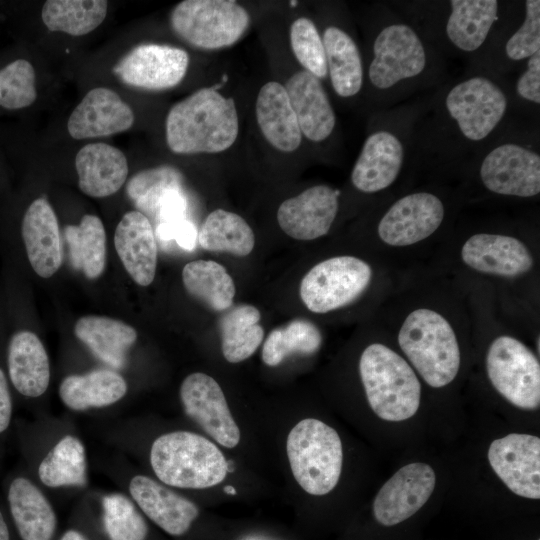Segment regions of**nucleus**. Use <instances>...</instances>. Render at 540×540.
<instances>
[{
	"label": "nucleus",
	"instance_id": "obj_26",
	"mask_svg": "<svg viewBox=\"0 0 540 540\" xmlns=\"http://www.w3.org/2000/svg\"><path fill=\"white\" fill-rule=\"evenodd\" d=\"M7 363L10 380L20 394L36 398L46 392L51 377L50 361L35 333L22 330L12 336Z\"/></svg>",
	"mask_w": 540,
	"mask_h": 540
},
{
	"label": "nucleus",
	"instance_id": "obj_15",
	"mask_svg": "<svg viewBox=\"0 0 540 540\" xmlns=\"http://www.w3.org/2000/svg\"><path fill=\"white\" fill-rule=\"evenodd\" d=\"M434 470L415 462L400 468L379 490L373 503L378 523L393 526L414 515L430 498L435 487Z\"/></svg>",
	"mask_w": 540,
	"mask_h": 540
},
{
	"label": "nucleus",
	"instance_id": "obj_12",
	"mask_svg": "<svg viewBox=\"0 0 540 540\" xmlns=\"http://www.w3.org/2000/svg\"><path fill=\"white\" fill-rule=\"evenodd\" d=\"M180 400L185 414L219 445H238L240 430L221 387L211 376L201 372L188 375L180 386Z\"/></svg>",
	"mask_w": 540,
	"mask_h": 540
},
{
	"label": "nucleus",
	"instance_id": "obj_40",
	"mask_svg": "<svg viewBox=\"0 0 540 540\" xmlns=\"http://www.w3.org/2000/svg\"><path fill=\"white\" fill-rule=\"evenodd\" d=\"M102 518L109 540H145L148 526L136 504L122 493L102 498Z\"/></svg>",
	"mask_w": 540,
	"mask_h": 540
},
{
	"label": "nucleus",
	"instance_id": "obj_3",
	"mask_svg": "<svg viewBox=\"0 0 540 540\" xmlns=\"http://www.w3.org/2000/svg\"><path fill=\"white\" fill-rule=\"evenodd\" d=\"M359 371L368 403L386 421H403L417 412L421 384L405 359L380 343L365 348Z\"/></svg>",
	"mask_w": 540,
	"mask_h": 540
},
{
	"label": "nucleus",
	"instance_id": "obj_13",
	"mask_svg": "<svg viewBox=\"0 0 540 540\" xmlns=\"http://www.w3.org/2000/svg\"><path fill=\"white\" fill-rule=\"evenodd\" d=\"M188 65L189 56L185 50L151 43L132 49L114 66L113 72L129 86L164 90L183 80Z\"/></svg>",
	"mask_w": 540,
	"mask_h": 540
},
{
	"label": "nucleus",
	"instance_id": "obj_42",
	"mask_svg": "<svg viewBox=\"0 0 540 540\" xmlns=\"http://www.w3.org/2000/svg\"><path fill=\"white\" fill-rule=\"evenodd\" d=\"M290 43L296 59L306 71L318 79L328 74L323 40L312 20L301 17L293 21Z\"/></svg>",
	"mask_w": 540,
	"mask_h": 540
},
{
	"label": "nucleus",
	"instance_id": "obj_17",
	"mask_svg": "<svg viewBox=\"0 0 540 540\" xmlns=\"http://www.w3.org/2000/svg\"><path fill=\"white\" fill-rule=\"evenodd\" d=\"M339 191L328 185L310 187L286 199L277 211L280 228L297 240H313L326 235L338 212Z\"/></svg>",
	"mask_w": 540,
	"mask_h": 540
},
{
	"label": "nucleus",
	"instance_id": "obj_20",
	"mask_svg": "<svg viewBox=\"0 0 540 540\" xmlns=\"http://www.w3.org/2000/svg\"><path fill=\"white\" fill-rule=\"evenodd\" d=\"M401 139L389 130H378L365 139L351 172V181L364 193L388 188L397 179L404 161Z\"/></svg>",
	"mask_w": 540,
	"mask_h": 540
},
{
	"label": "nucleus",
	"instance_id": "obj_30",
	"mask_svg": "<svg viewBox=\"0 0 540 540\" xmlns=\"http://www.w3.org/2000/svg\"><path fill=\"white\" fill-rule=\"evenodd\" d=\"M74 332L94 356L114 369L125 366L128 351L137 340L133 327L104 316L81 317L75 324Z\"/></svg>",
	"mask_w": 540,
	"mask_h": 540
},
{
	"label": "nucleus",
	"instance_id": "obj_2",
	"mask_svg": "<svg viewBox=\"0 0 540 540\" xmlns=\"http://www.w3.org/2000/svg\"><path fill=\"white\" fill-rule=\"evenodd\" d=\"M149 459L161 483L181 489L215 486L228 472V462L220 449L189 431H172L157 437L151 445Z\"/></svg>",
	"mask_w": 540,
	"mask_h": 540
},
{
	"label": "nucleus",
	"instance_id": "obj_23",
	"mask_svg": "<svg viewBox=\"0 0 540 540\" xmlns=\"http://www.w3.org/2000/svg\"><path fill=\"white\" fill-rule=\"evenodd\" d=\"M114 244L131 278L141 286L150 285L157 267V244L148 217L140 211L127 212L118 223Z\"/></svg>",
	"mask_w": 540,
	"mask_h": 540
},
{
	"label": "nucleus",
	"instance_id": "obj_44",
	"mask_svg": "<svg viewBox=\"0 0 540 540\" xmlns=\"http://www.w3.org/2000/svg\"><path fill=\"white\" fill-rule=\"evenodd\" d=\"M540 51V1H525V17L520 27L505 44V54L511 61L530 58Z\"/></svg>",
	"mask_w": 540,
	"mask_h": 540
},
{
	"label": "nucleus",
	"instance_id": "obj_1",
	"mask_svg": "<svg viewBox=\"0 0 540 540\" xmlns=\"http://www.w3.org/2000/svg\"><path fill=\"white\" fill-rule=\"evenodd\" d=\"M216 88L199 89L171 107L165 124L171 151L218 153L233 145L239 131L235 102Z\"/></svg>",
	"mask_w": 540,
	"mask_h": 540
},
{
	"label": "nucleus",
	"instance_id": "obj_48",
	"mask_svg": "<svg viewBox=\"0 0 540 540\" xmlns=\"http://www.w3.org/2000/svg\"><path fill=\"white\" fill-rule=\"evenodd\" d=\"M12 418V398L8 382L0 368V433L6 431Z\"/></svg>",
	"mask_w": 540,
	"mask_h": 540
},
{
	"label": "nucleus",
	"instance_id": "obj_10",
	"mask_svg": "<svg viewBox=\"0 0 540 540\" xmlns=\"http://www.w3.org/2000/svg\"><path fill=\"white\" fill-rule=\"evenodd\" d=\"M428 63L427 51L409 25L393 22L382 27L373 42L368 78L374 88L387 91L420 76Z\"/></svg>",
	"mask_w": 540,
	"mask_h": 540
},
{
	"label": "nucleus",
	"instance_id": "obj_4",
	"mask_svg": "<svg viewBox=\"0 0 540 540\" xmlns=\"http://www.w3.org/2000/svg\"><path fill=\"white\" fill-rule=\"evenodd\" d=\"M398 343L424 381L440 388L456 377L460 350L449 322L427 308L411 312L403 322Z\"/></svg>",
	"mask_w": 540,
	"mask_h": 540
},
{
	"label": "nucleus",
	"instance_id": "obj_7",
	"mask_svg": "<svg viewBox=\"0 0 540 540\" xmlns=\"http://www.w3.org/2000/svg\"><path fill=\"white\" fill-rule=\"evenodd\" d=\"M444 108L460 136L468 142H481L504 119L508 99L492 79L476 75L452 86L444 98Z\"/></svg>",
	"mask_w": 540,
	"mask_h": 540
},
{
	"label": "nucleus",
	"instance_id": "obj_14",
	"mask_svg": "<svg viewBox=\"0 0 540 540\" xmlns=\"http://www.w3.org/2000/svg\"><path fill=\"white\" fill-rule=\"evenodd\" d=\"M489 463L501 481L516 495L540 498V439L511 433L494 440L488 449Z\"/></svg>",
	"mask_w": 540,
	"mask_h": 540
},
{
	"label": "nucleus",
	"instance_id": "obj_21",
	"mask_svg": "<svg viewBox=\"0 0 540 540\" xmlns=\"http://www.w3.org/2000/svg\"><path fill=\"white\" fill-rule=\"evenodd\" d=\"M461 256L476 271L505 277L524 274L533 265L529 250L520 240L499 234L471 236L464 243Z\"/></svg>",
	"mask_w": 540,
	"mask_h": 540
},
{
	"label": "nucleus",
	"instance_id": "obj_37",
	"mask_svg": "<svg viewBox=\"0 0 540 540\" xmlns=\"http://www.w3.org/2000/svg\"><path fill=\"white\" fill-rule=\"evenodd\" d=\"M187 292L216 311L228 309L235 296V284L225 267L212 260H195L182 270Z\"/></svg>",
	"mask_w": 540,
	"mask_h": 540
},
{
	"label": "nucleus",
	"instance_id": "obj_43",
	"mask_svg": "<svg viewBox=\"0 0 540 540\" xmlns=\"http://www.w3.org/2000/svg\"><path fill=\"white\" fill-rule=\"evenodd\" d=\"M37 97L35 71L25 59H17L0 70V106L21 109L30 106Z\"/></svg>",
	"mask_w": 540,
	"mask_h": 540
},
{
	"label": "nucleus",
	"instance_id": "obj_28",
	"mask_svg": "<svg viewBox=\"0 0 540 540\" xmlns=\"http://www.w3.org/2000/svg\"><path fill=\"white\" fill-rule=\"evenodd\" d=\"M12 518L22 540H51L57 517L42 490L26 477H16L8 489Z\"/></svg>",
	"mask_w": 540,
	"mask_h": 540
},
{
	"label": "nucleus",
	"instance_id": "obj_11",
	"mask_svg": "<svg viewBox=\"0 0 540 540\" xmlns=\"http://www.w3.org/2000/svg\"><path fill=\"white\" fill-rule=\"evenodd\" d=\"M479 175L493 193L533 197L540 192V156L524 145L504 142L484 156Z\"/></svg>",
	"mask_w": 540,
	"mask_h": 540
},
{
	"label": "nucleus",
	"instance_id": "obj_27",
	"mask_svg": "<svg viewBox=\"0 0 540 540\" xmlns=\"http://www.w3.org/2000/svg\"><path fill=\"white\" fill-rule=\"evenodd\" d=\"M255 112L263 136L274 148L292 152L300 146L302 133L282 84L270 81L261 87Z\"/></svg>",
	"mask_w": 540,
	"mask_h": 540
},
{
	"label": "nucleus",
	"instance_id": "obj_51",
	"mask_svg": "<svg viewBox=\"0 0 540 540\" xmlns=\"http://www.w3.org/2000/svg\"><path fill=\"white\" fill-rule=\"evenodd\" d=\"M223 490H224L225 493H227L229 495H235L236 494V490L232 486H225Z\"/></svg>",
	"mask_w": 540,
	"mask_h": 540
},
{
	"label": "nucleus",
	"instance_id": "obj_46",
	"mask_svg": "<svg viewBox=\"0 0 540 540\" xmlns=\"http://www.w3.org/2000/svg\"><path fill=\"white\" fill-rule=\"evenodd\" d=\"M187 198L182 188L167 191L159 200L155 214L161 222H176L186 219Z\"/></svg>",
	"mask_w": 540,
	"mask_h": 540
},
{
	"label": "nucleus",
	"instance_id": "obj_32",
	"mask_svg": "<svg viewBox=\"0 0 540 540\" xmlns=\"http://www.w3.org/2000/svg\"><path fill=\"white\" fill-rule=\"evenodd\" d=\"M322 40L334 91L343 98L358 94L363 85V66L353 38L337 26H328Z\"/></svg>",
	"mask_w": 540,
	"mask_h": 540
},
{
	"label": "nucleus",
	"instance_id": "obj_34",
	"mask_svg": "<svg viewBox=\"0 0 540 540\" xmlns=\"http://www.w3.org/2000/svg\"><path fill=\"white\" fill-rule=\"evenodd\" d=\"M260 318L259 310L248 304L233 307L222 316L219 321L221 347L228 362L244 361L260 346L264 336Z\"/></svg>",
	"mask_w": 540,
	"mask_h": 540
},
{
	"label": "nucleus",
	"instance_id": "obj_38",
	"mask_svg": "<svg viewBox=\"0 0 540 540\" xmlns=\"http://www.w3.org/2000/svg\"><path fill=\"white\" fill-rule=\"evenodd\" d=\"M107 9L105 0H48L42 7L41 16L50 31L82 36L103 22Z\"/></svg>",
	"mask_w": 540,
	"mask_h": 540
},
{
	"label": "nucleus",
	"instance_id": "obj_8",
	"mask_svg": "<svg viewBox=\"0 0 540 540\" xmlns=\"http://www.w3.org/2000/svg\"><path fill=\"white\" fill-rule=\"evenodd\" d=\"M486 369L494 388L514 406L535 410L540 405V365L534 353L511 336L490 345Z\"/></svg>",
	"mask_w": 540,
	"mask_h": 540
},
{
	"label": "nucleus",
	"instance_id": "obj_36",
	"mask_svg": "<svg viewBox=\"0 0 540 540\" xmlns=\"http://www.w3.org/2000/svg\"><path fill=\"white\" fill-rule=\"evenodd\" d=\"M199 245L208 251L247 256L254 247V233L240 215L216 209L204 220L198 231Z\"/></svg>",
	"mask_w": 540,
	"mask_h": 540
},
{
	"label": "nucleus",
	"instance_id": "obj_25",
	"mask_svg": "<svg viewBox=\"0 0 540 540\" xmlns=\"http://www.w3.org/2000/svg\"><path fill=\"white\" fill-rule=\"evenodd\" d=\"M78 186L88 196L103 198L125 183L128 163L124 153L106 143H89L75 156Z\"/></svg>",
	"mask_w": 540,
	"mask_h": 540
},
{
	"label": "nucleus",
	"instance_id": "obj_6",
	"mask_svg": "<svg viewBox=\"0 0 540 540\" xmlns=\"http://www.w3.org/2000/svg\"><path fill=\"white\" fill-rule=\"evenodd\" d=\"M170 23L185 42L213 50L237 42L246 32L250 17L236 1L185 0L173 9Z\"/></svg>",
	"mask_w": 540,
	"mask_h": 540
},
{
	"label": "nucleus",
	"instance_id": "obj_35",
	"mask_svg": "<svg viewBox=\"0 0 540 540\" xmlns=\"http://www.w3.org/2000/svg\"><path fill=\"white\" fill-rule=\"evenodd\" d=\"M73 267L88 279L99 277L106 265V233L101 219L86 214L79 225L64 230Z\"/></svg>",
	"mask_w": 540,
	"mask_h": 540
},
{
	"label": "nucleus",
	"instance_id": "obj_18",
	"mask_svg": "<svg viewBox=\"0 0 540 540\" xmlns=\"http://www.w3.org/2000/svg\"><path fill=\"white\" fill-rule=\"evenodd\" d=\"M128 491L141 511L172 536L185 534L199 515L192 501L146 475L133 476Z\"/></svg>",
	"mask_w": 540,
	"mask_h": 540
},
{
	"label": "nucleus",
	"instance_id": "obj_9",
	"mask_svg": "<svg viewBox=\"0 0 540 540\" xmlns=\"http://www.w3.org/2000/svg\"><path fill=\"white\" fill-rule=\"evenodd\" d=\"M371 267L353 256H337L312 267L300 284V297L314 313H327L346 306L368 287Z\"/></svg>",
	"mask_w": 540,
	"mask_h": 540
},
{
	"label": "nucleus",
	"instance_id": "obj_19",
	"mask_svg": "<svg viewBox=\"0 0 540 540\" xmlns=\"http://www.w3.org/2000/svg\"><path fill=\"white\" fill-rule=\"evenodd\" d=\"M134 123L131 107L111 89L90 90L71 113L67 129L74 139L112 135L128 130Z\"/></svg>",
	"mask_w": 540,
	"mask_h": 540
},
{
	"label": "nucleus",
	"instance_id": "obj_33",
	"mask_svg": "<svg viewBox=\"0 0 540 540\" xmlns=\"http://www.w3.org/2000/svg\"><path fill=\"white\" fill-rule=\"evenodd\" d=\"M37 475L48 488L85 486L87 459L81 439L73 434L59 438L40 461Z\"/></svg>",
	"mask_w": 540,
	"mask_h": 540
},
{
	"label": "nucleus",
	"instance_id": "obj_49",
	"mask_svg": "<svg viewBox=\"0 0 540 540\" xmlns=\"http://www.w3.org/2000/svg\"><path fill=\"white\" fill-rule=\"evenodd\" d=\"M60 540H88V538L80 531L75 529L67 530Z\"/></svg>",
	"mask_w": 540,
	"mask_h": 540
},
{
	"label": "nucleus",
	"instance_id": "obj_41",
	"mask_svg": "<svg viewBox=\"0 0 540 540\" xmlns=\"http://www.w3.org/2000/svg\"><path fill=\"white\" fill-rule=\"evenodd\" d=\"M182 174L171 166H159L135 174L127 184V194L141 213L155 214L161 197L182 188Z\"/></svg>",
	"mask_w": 540,
	"mask_h": 540
},
{
	"label": "nucleus",
	"instance_id": "obj_29",
	"mask_svg": "<svg viewBox=\"0 0 540 540\" xmlns=\"http://www.w3.org/2000/svg\"><path fill=\"white\" fill-rule=\"evenodd\" d=\"M124 377L111 369H95L68 375L60 383L59 396L73 411L103 408L120 401L127 393Z\"/></svg>",
	"mask_w": 540,
	"mask_h": 540
},
{
	"label": "nucleus",
	"instance_id": "obj_31",
	"mask_svg": "<svg viewBox=\"0 0 540 540\" xmlns=\"http://www.w3.org/2000/svg\"><path fill=\"white\" fill-rule=\"evenodd\" d=\"M445 34L451 44L462 52H475L486 41L498 19L496 0H451Z\"/></svg>",
	"mask_w": 540,
	"mask_h": 540
},
{
	"label": "nucleus",
	"instance_id": "obj_16",
	"mask_svg": "<svg viewBox=\"0 0 540 540\" xmlns=\"http://www.w3.org/2000/svg\"><path fill=\"white\" fill-rule=\"evenodd\" d=\"M444 205L440 198L428 192L408 194L387 210L377 232L380 239L391 246H407L432 235L444 219Z\"/></svg>",
	"mask_w": 540,
	"mask_h": 540
},
{
	"label": "nucleus",
	"instance_id": "obj_45",
	"mask_svg": "<svg viewBox=\"0 0 540 540\" xmlns=\"http://www.w3.org/2000/svg\"><path fill=\"white\" fill-rule=\"evenodd\" d=\"M517 94L524 100L540 103V51L528 58L525 71L517 80Z\"/></svg>",
	"mask_w": 540,
	"mask_h": 540
},
{
	"label": "nucleus",
	"instance_id": "obj_5",
	"mask_svg": "<svg viewBox=\"0 0 540 540\" xmlns=\"http://www.w3.org/2000/svg\"><path fill=\"white\" fill-rule=\"evenodd\" d=\"M286 450L292 474L304 491L321 496L337 485L343 450L332 427L317 419H304L288 434Z\"/></svg>",
	"mask_w": 540,
	"mask_h": 540
},
{
	"label": "nucleus",
	"instance_id": "obj_47",
	"mask_svg": "<svg viewBox=\"0 0 540 540\" xmlns=\"http://www.w3.org/2000/svg\"><path fill=\"white\" fill-rule=\"evenodd\" d=\"M198 231L193 222L182 219L175 222L173 240L184 250L192 251L197 242Z\"/></svg>",
	"mask_w": 540,
	"mask_h": 540
},
{
	"label": "nucleus",
	"instance_id": "obj_50",
	"mask_svg": "<svg viewBox=\"0 0 540 540\" xmlns=\"http://www.w3.org/2000/svg\"><path fill=\"white\" fill-rule=\"evenodd\" d=\"M0 540H10L9 529L1 511H0Z\"/></svg>",
	"mask_w": 540,
	"mask_h": 540
},
{
	"label": "nucleus",
	"instance_id": "obj_52",
	"mask_svg": "<svg viewBox=\"0 0 540 540\" xmlns=\"http://www.w3.org/2000/svg\"><path fill=\"white\" fill-rule=\"evenodd\" d=\"M292 6H294L297 2L296 1H291L290 2Z\"/></svg>",
	"mask_w": 540,
	"mask_h": 540
},
{
	"label": "nucleus",
	"instance_id": "obj_39",
	"mask_svg": "<svg viewBox=\"0 0 540 540\" xmlns=\"http://www.w3.org/2000/svg\"><path fill=\"white\" fill-rule=\"evenodd\" d=\"M321 343L322 335L315 324L306 319H294L269 333L262 347V360L274 367L291 354L317 352Z\"/></svg>",
	"mask_w": 540,
	"mask_h": 540
},
{
	"label": "nucleus",
	"instance_id": "obj_22",
	"mask_svg": "<svg viewBox=\"0 0 540 540\" xmlns=\"http://www.w3.org/2000/svg\"><path fill=\"white\" fill-rule=\"evenodd\" d=\"M21 232L33 270L40 277H51L62 263V248L58 220L45 197L30 204L22 220Z\"/></svg>",
	"mask_w": 540,
	"mask_h": 540
},
{
	"label": "nucleus",
	"instance_id": "obj_24",
	"mask_svg": "<svg viewBox=\"0 0 540 540\" xmlns=\"http://www.w3.org/2000/svg\"><path fill=\"white\" fill-rule=\"evenodd\" d=\"M284 87L301 133L312 142L328 139L335 128L336 116L320 80L301 70Z\"/></svg>",
	"mask_w": 540,
	"mask_h": 540
}]
</instances>
